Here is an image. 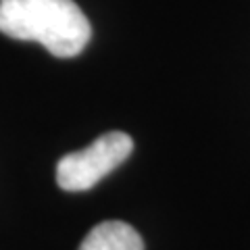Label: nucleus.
<instances>
[{
  "mask_svg": "<svg viewBox=\"0 0 250 250\" xmlns=\"http://www.w3.org/2000/svg\"><path fill=\"white\" fill-rule=\"evenodd\" d=\"M0 34L71 59L88 46L92 27L73 0H0Z\"/></svg>",
  "mask_w": 250,
  "mask_h": 250,
  "instance_id": "obj_1",
  "label": "nucleus"
},
{
  "mask_svg": "<svg viewBox=\"0 0 250 250\" xmlns=\"http://www.w3.org/2000/svg\"><path fill=\"white\" fill-rule=\"evenodd\" d=\"M134 150V140L125 131H108L57 165V184L67 192H83L96 186L104 175L117 169Z\"/></svg>",
  "mask_w": 250,
  "mask_h": 250,
  "instance_id": "obj_2",
  "label": "nucleus"
},
{
  "mask_svg": "<svg viewBox=\"0 0 250 250\" xmlns=\"http://www.w3.org/2000/svg\"><path fill=\"white\" fill-rule=\"evenodd\" d=\"M80 250H144V242L131 225L123 221H104L88 231Z\"/></svg>",
  "mask_w": 250,
  "mask_h": 250,
  "instance_id": "obj_3",
  "label": "nucleus"
}]
</instances>
